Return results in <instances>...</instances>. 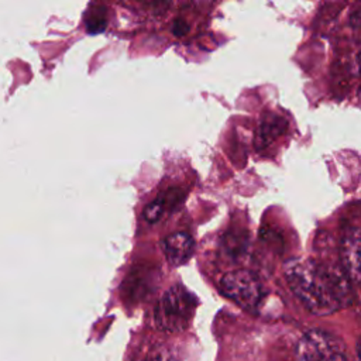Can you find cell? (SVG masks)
<instances>
[{
    "mask_svg": "<svg viewBox=\"0 0 361 361\" xmlns=\"http://www.w3.org/2000/svg\"><path fill=\"white\" fill-rule=\"evenodd\" d=\"M223 293L244 309H254L264 296V288L259 278L247 269L227 272L221 281Z\"/></svg>",
    "mask_w": 361,
    "mask_h": 361,
    "instance_id": "277c9868",
    "label": "cell"
},
{
    "mask_svg": "<svg viewBox=\"0 0 361 361\" xmlns=\"http://www.w3.org/2000/svg\"><path fill=\"white\" fill-rule=\"evenodd\" d=\"M186 31H188V25L185 24V21L176 20L175 24L172 25V32H173L175 35H183Z\"/></svg>",
    "mask_w": 361,
    "mask_h": 361,
    "instance_id": "8fae6325",
    "label": "cell"
},
{
    "mask_svg": "<svg viewBox=\"0 0 361 361\" xmlns=\"http://www.w3.org/2000/svg\"><path fill=\"white\" fill-rule=\"evenodd\" d=\"M302 361H347L345 344L324 330H309L298 344Z\"/></svg>",
    "mask_w": 361,
    "mask_h": 361,
    "instance_id": "3957f363",
    "label": "cell"
},
{
    "mask_svg": "<svg viewBox=\"0 0 361 361\" xmlns=\"http://www.w3.org/2000/svg\"><path fill=\"white\" fill-rule=\"evenodd\" d=\"M357 355H358V358L361 360V337H360L358 341H357Z\"/></svg>",
    "mask_w": 361,
    "mask_h": 361,
    "instance_id": "4fadbf2b",
    "label": "cell"
},
{
    "mask_svg": "<svg viewBox=\"0 0 361 361\" xmlns=\"http://www.w3.org/2000/svg\"><path fill=\"white\" fill-rule=\"evenodd\" d=\"M144 361H179L176 354L168 347H157L148 353Z\"/></svg>",
    "mask_w": 361,
    "mask_h": 361,
    "instance_id": "30bf717a",
    "label": "cell"
},
{
    "mask_svg": "<svg viewBox=\"0 0 361 361\" xmlns=\"http://www.w3.org/2000/svg\"><path fill=\"white\" fill-rule=\"evenodd\" d=\"M106 8L100 4H92L85 14V25L87 32L97 34L106 28Z\"/></svg>",
    "mask_w": 361,
    "mask_h": 361,
    "instance_id": "9c48e42d",
    "label": "cell"
},
{
    "mask_svg": "<svg viewBox=\"0 0 361 361\" xmlns=\"http://www.w3.org/2000/svg\"><path fill=\"white\" fill-rule=\"evenodd\" d=\"M350 21H351V24H353L354 27L361 28V7L357 8V10H354V11L351 13Z\"/></svg>",
    "mask_w": 361,
    "mask_h": 361,
    "instance_id": "7c38bea8",
    "label": "cell"
},
{
    "mask_svg": "<svg viewBox=\"0 0 361 361\" xmlns=\"http://www.w3.org/2000/svg\"><path fill=\"white\" fill-rule=\"evenodd\" d=\"M286 128V121L276 114H267L258 127V133L255 137V145L258 148L267 147L276 137H279Z\"/></svg>",
    "mask_w": 361,
    "mask_h": 361,
    "instance_id": "52a82bcc",
    "label": "cell"
},
{
    "mask_svg": "<svg viewBox=\"0 0 361 361\" xmlns=\"http://www.w3.org/2000/svg\"><path fill=\"white\" fill-rule=\"evenodd\" d=\"M285 278L303 306L319 316L331 314L354 299L351 279L338 265L292 259L285 267Z\"/></svg>",
    "mask_w": 361,
    "mask_h": 361,
    "instance_id": "6da1fadb",
    "label": "cell"
},
{
    "mask_svg": "<svg viewBox=\"0 0 361 361\" xmlns=\"http://www.w3.org/2000/svg\"><path fill=\"white\" fill-rule=\"evenodd\" d=\"M341 267L351 279L361 285V228L348 227L340 243Z\"/></svg>",
    "mask_w": 361,
    "mask_h": 361,
    "instance_id": "5b68a950",
    "label": "cell"
},
{
    "mask_svg": "<svg viewBox=\"0 0 361 361\" xmlns=\"http://www.w3.org/2000/svg\"><path fill=\"white\" fill-rule=\"evenodd\" d=\"M178 195H179V189H171L166 193L161 195L159 197H157L155 200H152L149 204L145 206L144 217L151 223L157 221L162 216V213L166 207L178 204V202H179Z\"/></svg>",
    "mask_w": 361,
    "mask_h": 361,
    "instance_id": "ba28073f",
    "label": "cell"
},
{
    "mask_svg": "<svg viewBox=\"0 0 361 361\" xmlns=\"http://www.w3.org/2000/svg\"><path fill=\"white\" fill-rule=\"evenodd\" d=\"M357 63H358V68H360V72H361V52L357 56Z\"/></svg>",
    "mask_w": 361,
    "mask_h": 361,
    "instance_id": "5bb4252c",
    "label": "cell"
},
{
    "mask_svg": "<svg viewBox=\"0 0 361 361\" xmlns=\"http://www.w3.org/2000/svg\"><path fill=\"white\" fill-rule=\"evenodd\" d=\"M193 238L183 231L172 233L161 240V250L172 265L183 264L193 252Z\"/></svg>",
    "mask_w": 361,
    "mask_h": 361,
    "instance_id": "8992f818",
    "label": "cell"
},
{
    "mask_svg": "<svg viewBox=\"0 0 361 361\" xmlns=\"http://www.w3.org/2000/svg\"><path fill=\"white\" fill-rule=\"evenodd\" d=\"M193 298L180 285L168 289L159 299L155 309V323L161 330L182 331L192 316Z\"/></svg>",
    "mask_w": 361,
    "mask_h": 361,
    "instance_id": "7a4b0ae2",
    "label": "cell"
}]
</instances>
